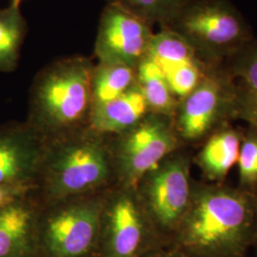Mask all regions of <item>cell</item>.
Here are the masks:
<instances>
[{
	"instance_id": "1",
	"label": "cell",
	"mask_w": 257,
	"mask_h": 257,
	"mask_svg": "<svg viewBox=\"0 0 257 257\" xmlns=\"http://www.w3.org/2000/svg\"><path fill=\"white\" fill-rule=\"evenodd\" d=\"M257 230V193L226 182H195L168 247L191 257H248Z\"/></svg>"
},
{
	"instance_id": "2",
	"label": "cell",
	"mask_w": 257,
	"mask_h": 257,
	"mask_svg": "<svg viewBox=\"0 0 257 257\" xmlns=\"http://www.w3.org/2000/svg\"><path fill=\"white\" fill-rule=\"evenodd\" d=\"M93 68L90 58L75 55L56 60L38 74L32 91L37 124L65 128L91 117Z\"/></svg>"
},
{
	"instance_id": "3",
	"label": "cell",
	"mask_w": 257,
	"mask_h": 257,
	"mask_svg": "<svg viewBox=\"0 0 257 257\" xmlns=\"http://www.w3.org/2000/svg\"><path fill=\"white\" fill-rule=\"evenodd\" d=\"M193 162V156L178 149L138 185L140 201L167 247L192 202L195 184L191 175Z\"/></svg>"
},
{
	"instance_id": "4",
	"label": "cell",
	"mask_w": 257,
	"mask_h": 257,
	"mask_svg": "<svg viewBox=\"0 0 257 257\" xmlns=\"http://www.w3.org/2000/svg\"><path fill=\"white\" fill-rule=\"evenodd\" d=\"M165 28L185 37L195 52L219 58L241 46L248 33L238 14L221 0L189 2Z\"/></svg>"
},
{
	"instance_id": "5",
	"label": "cell",
	"mask_w": 257,
	"mask_h": 257,
	"mask_svg": "<svg viewBox=\"0 0 257 257\" xmlns=\"http://www.w3.org/2000/svg\"><path fill=\"white\" fill-rule=\"evenodd\" d=\"M235 90L230 76L206 72L193 92L178 102L174 122L181 141L203 144L234 119Z\"/></svg>"
},
{
	"instance_id": "6",
	"label": "cell",
	"mask_w": 257,
	"mask_h": 257,
	"mask_svg": "<svg viewBox=\"0 0 257 257\" xmlns=\"http://www.w3.org/2000/svg\"><path fill=\"white\" fill-rule=\"evenodd\" d=\"M182 143L173 117L149 112L128 131L120 146V172L127 187L136 190L141 180Z\"/></svg>"
},
{
	"instance_id": "7",
	"label": "cell",
	"mask_w": 257,
	"mask_h": 257,
	"mask_svg": "<svg viewBox=\"0 0 257 257\" xmlns=\"http://www.w3.org/2000/svg\"><path fill=\"white\" fill-rule=\"evenodd\" d=\"M101 229L99 203L73 205L40 226V257H97Z\"/></svg>"
},
{
	"instance_id": "8",
	"label": "cell",
	"mask_w": 257,
	"mask_h": 257,
	"mask_svg": "<svg viewBox=\"0 0 257 257\" xmlns=\"http://www.w3.org/2000/svg\"><path fill=\"white\" fill-rule=\"evenodd\" d=\"M162 247H167V243L148 216L139 196L121 195L102 227L97 257H143Z\"/></svg>"
},
{
	"instance_id": "9",
	"label": "cell",
	"mask_w": 257,
	"mask_h": 257,
	"mask_svg": "<svg viewBox=\"0 0 257 257\" xmlns=\"http://www.w3.org/2000/svg\"><path fill=\"white\" fill-rule=\"evenodd\" d=\"M153 37L145 20L118 4L108 3L102 11L94 54L100 63L137 68L146 59Z\"/></svg>"
},
{
	"instance_id": "10",
	"label": "cell",
	"mask_w": 257,
	"mask_h": 257,
	"mask_svg": "<svg viewBox=\"0 0 257 257\" xmlns=\"http://www.w3.org/2000/svg\"><path fill=\"white\" fill-rule=\"evenodd\" d=\"M109 175L105 151L94 141L77 142L55 157L49 175L50 192L64 197L83 193L104 182Z\"/></svg>"
},
{
	"instance_id": "11",
	"label": "cell",
	"mask_w": 257,
	"mask_h": 257,
	"mask_svg": "<svg viewBox=\"0 0 257 257\" xmlns=\"http://www.w3.org/2000/svg\"><path fill=\"white\" fill-rule=\"evenodd\" d=\"M40 154L29 128H0V186H30Z\"/></svg>"
},
{
	"instance_id": "12",
	"label": "cell",
	"mask_w": 257,
	"mask_h": 257,
	"mask_svg": "<svg viewBox=\"0 0 257 257\" xmlns=\"http://www.w3.org/2000/svg\"><path fill=\"white\" fill-rule=\"evenodd\" d=\"M39 230L25 197L0 208V257H40Z\"/></svg>"
},
{
	"instance_id": "13",
	"label": "cell",
	"mask_w": 257,
	"mask_h": 257,
	"mask_svg": "<svg viewBox=\"0 0 257 257\" xmlns=\"http://www.w3.org/2000/svg\"><path fill=\"white\" fill-rule=\"evenodd\" d=\"M242 137L243 132L229 123L203 143L193 162L207 182H225L230 170L237 163Z\"/></svg>"
},
{
	"instance_id": "14",
	"label": "cell",
	"mask_w": 257,
	"mask_h": 257,
	"mask_svg": "<svg viewBox=\"0 0 257 257\" xmlns=\"http://www.w3.org/2000/svg\"><path fill=\"white\" fill-rule=\"evenodd\" d=\"M150 112L147 102L138 84L118 97L92 105V128L101 133L130 131Z\"/></svg>"
},
{
	"instance_id": "15",
	"label": "cell",
	"mask_w": 257,
	"mask_h": 257,
	"mask_svg": "<svg viewBox=\"0 0 257 257\" xmlns=\"http://www.w3.org/2000/svg\"><path fill=\"white\" fill-rule=\"evenodd\" d=\"M137 84L145 97L150 112L174 118L179 101L172 92L165 74L148 58L137 67Z\"/></svg>"
},
{
	"instance_id": "16",
	"label": "cell",
	"mask_w": 257,
	"mask_h": 257,
	"mask_svg": "<svg viewBox=\"0 0 257 257\" xmlns=\"http://www.w3.org/2000/svg\"><path fill=\"white\" fill-rule=\"evenodd\" d=\"M27 21L20 6L10 4L0 9V72H13L19 62L21 48L27 35Z\"/></svg>"
},
{
	"instance_id": "17",
	"label": "cell",
	"mask_w": 257,
	"mask_h": 257,
	"mask_svg": "<svg viewBox=\"0 0 257 257\" xmlns=\"http://www.w3.org/2000/svg\"><path fill=\"white\" fill-rule=\"evenodd\" d=\"M136 84L137 68L128 65L98 62L92 71L93 104L112 100L127 92Z\"/></svg>"
},
{
	"instance_id": "18",
	"label": "cell",
	"mask_w": 257,
	"mask_h": 257,
	"mask_svg": "<svg viewBox=\"0 0 257 257\" xmlns=\"http://www.w3.org/2000/svg\"><path fill=\"white\" fill-rule=\"evenodd\" d=\"M195 50L190 42L175 31L165 28L154 35L147 57L164 73L166 71L196 59Z\"/></svg>"
},
{
	"instance_id": "19",
	"label": "cell",
	"mask_w": 257,
	"mask_h": 257,
	"mask_svg": "<svg viewBox=\"0 0 257 257\" xmlns=\"http://www.w3.org/2000/svg\"><path fill=\"white\" fill-rule=\"evenodd\" d=\"M107 2L118 4L150 25L159 22L167 26L190 0H107Z\"/></svg>"
},
{
	"instance_id": "20",
	"label": "cell",
	"mask_w": 257,
	"mask_h": 257,
	"mask_svg": "<svg viewBox=\"0 0 257 257\" xmlns=\"http://www.w3.org/2000/svg\"><path fill=\"white\" fill-rule=\"evenodd\" d=\"M238 187L257 193V128L249 126L243 132L237 159Z\"/></svg>"
},
{
	"instance_id": "21",
	"label": "cell",
	"mask_w": 257,
	"mask_h": 257,
	"mask_svg": "<svg viewBox=\"0 0 257 257\" xmlns=\"http://www.w3.org/2000/svg\"><path fill=\"white\" fill-rule=\"evenodd\" d=\"M205 73L199 61L193 60L174 67L163 74L173 93L181 99L193 92Z\"/></svg>"
},
{
	"instance_id": "22",
	"label": "cell",
	"mask_w": 257,
	"mask_h": 257,
	"mask_svg": "<svg viewBox=\"0 0 257 257\" xmlns=\"http://www.w3.org/2000/svg\"><path fill=\"white\" fill-rule=\"evenodd\" d=\"M233 118L243 120L257 128V94L241 85L235 90Z\"/></svg>"
},
{
	"instance_id": "23",
	"label": "cell",
	"mask_w": 257,
	"mask_h": 257,
	"mask_svg": "<svg viewBox=\"0 0 257 257\" xmlns=\"http://www.w3.org/2000/svg\"><path fill=\"white\" fill-rule=\"evenodd\" d=\"M231 75L241 80V86L257 94V50L240 57L232 67Z\"/></svg>"
},
{
	"instance_id": "24",
	"label": "cell",
	"mask_w": 257,
	"mask_h": 257,
	"mask_svg": "<svg viewBox=\"0 0 257 257\" xmlns=\"http://www.w3.org/2000/svg\"><path fill=\"white\" fill-rule=\"evenodd\" d=\"M30 186H0V208L25 197Z\"/></svg>"
},
{
	"instance_id": "25",
	"label": "cell",
	"mask_w": 257,
	"mask_h": 257,
	"mask_svg": "<svg viewBox=\"0 0 257 257\" xmlns=\"http://www.w3.org/2000/svg\"><path fill=\"white\" fill-rule=\"evenodd\" d=\"M143 257H191L185 254L182 251L171 247H162L156 248L155 250L149 252Z\"/></svg>"
},
{
	"instance_id": "26",
	"label": "cell",
	"mask_w": 257,
	"mask_h": 257,
	"mask_svg": "<svg viewBox=\"0 0 257 257\" xmlns=\"http://www.w3.org/2000/svg\"><path fill=\"white\" fill-rule=\"evenodd\" d=\"M251 251H252V257H257V230L256 234H255V238H254V242H253L252 248H251Z\"/></svg>"
},
{
	"instance_id": "27",
	"label": "cell",
	"mask_w": 257,
	"mask_h": 257,
	"mask_svg": "<svg viewBox=\"0 0 257 257\" xmlns=\"http://www.w3.org/2000/svg\"><path fill=\"white\" fill-rule=\"evenodd\" d=\"M21 1H22V0H12L11 4H14V5H16V6H20Z\"/></svg>"
}]
</instances>
